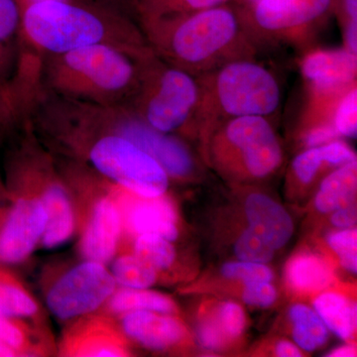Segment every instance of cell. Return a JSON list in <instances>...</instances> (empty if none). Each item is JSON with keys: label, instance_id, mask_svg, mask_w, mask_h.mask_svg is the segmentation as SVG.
<instances>
[{"label": "cell", "instance_id": "35", "mask_svg": "<svg viewBox=\"0 0 357 357\" xmlns=\"http://www.w3.org/2000/svg\"><path fill=\"white\" fill-rule=\"evenodd\" d=\"M18 319L0 314V342L13 349L16 354H23L29 347L27 333Z\"/></svg>", "mask_w": 357, "mask_h": 357}, {"label": "cell", "instance_id": "18", "mask_svg": "<svg viewBox=\"0 0 357 357\" xmlns=\"http://www.w3.org/2000/svg\"><path fill=\"white\" fill-rule=\"evenodd\" d=\"M249 227L261 234L267 243L278 250L290 241L294 231L288 211L267 195L252 192L244 204Z\"/></svg>", "mask_w": 357, "mask_h": 357}, {"label": "cell", "instance_id": "42", "mask_svg": "<svg viewBox=\"0 0 357 357\" xmlns=\"http://www.w3.org/2000/svg\"><path fill=\"white\" fill-rule=\"evenodd\" d=\"M331 357H352L356 356V347L354 344L342 345L333 349L328 354Z\"/></svg>", "mask_w": 357, "mask_h": 357}, {"label": "cell", "instance_id": "14", "mask_svg": "<svg viewBox=\"0 0 357 357\" xmlns=\"http://www.w3.org/2000/svg\"><path fill=\"white\" fill-rule=\"evenodd\" d=\"M123 222L112 195L96 202L82 237L81 250L86 260L107 264L116 252Z\"/></svg>", "mask_w": 357, "mask_h": 357}, {"label": "cell", "instance_id": "7", "mask_svg": "<svg viewBox=\"0 0 357 357\" xmlns=\"http://www.w3.org/2000/svg\"><path fill=\"white\" fill-rule=\"evenodd\" d=\"M206 139L213 164L231 177L264 178L276 172L283 161L280 140L267 117L230 119Z\"/></svg>", "mask_w": 357, "mask_h": 357}, {"label": "cell", "instance_id": "46", "mask_svg": "<svg viewBox=\"0 0 357 357\" xmlns=\"http://www.w3.org/2000/svg\"><path fill=\"white\" fill-rule=\"evenodd\" d=\"M239 1H241V3H243L244 6H246V4L252 3V2H255V0H239Z\"/></svg>", "mask_w": 357, "mask_h": 357}, {"label": "cell", "instance_id": "34", "mask_svg": "<svg viewBox=\"0 0 357 357\" xmlns=\"http://www.w3.org/2000/svg\"><path fill=\"white\" fill-rule=\"evenodd\" d=\"M328 166L324 161L319 147L306 148L302 153L297 155L292 163L294 178L302 185H310L321 170Z\"/></svg>", "mask_w": 357, "mask_h": 357}, {"label": "cell", "instance_id": "21", "mask_svg": "<svg viewBox=\"0 0 357 357\" xmlns=\"http://www.w3.org/2000/svg\"><path fill=\"white\" fill-rule=\"evenodd\" d=\"M312 305L328 330L347 342L354 338L357 325L356 303L342 294L325 291L317 296Z\"/></svg>", "mask_w": 357, "mask_h": 357}, {"label": "cell", "instance_id": "30", "mask_svg": "<svg viewBox=\"0 0 357 357\" xmlns=\"http://www.w3.org/2000/svg\"><path fill=\"white\" fill-rule=\"evenodd\" d=\"M332 123L340 137L356 138L357 134V86H351L333 107Z\"/></svg>", "mask_w": 357, "mask_h": 357}, {"label": "cell", "instance_id": "23", "mask_svg": "<svg viewBox=\"0 0 357 357\" xmlns=\"http://www.w3.org/2000/svg\"><path fill=\"white\" fill-rule=\"evenodd\" d=\"M107 307L114 314L148 311L173 314L177 312L175 302L164 294L146 289L122 288L114 291L107 301Z\"/></svg>", "mask_w": 357, "mask_h": 357}, {"label": "cell", "instance_id": "2", "mask_svg": "<svg viewBox=\"0 0 357 357\" xmlns=\"http://www.w3.org/2000/svg\"><path fill=\"white\" fill-rule=\"evenodd\" d=\"M137 23L156 57L196 77L232 61L255 58L258 50L238 9L229 3Z\"/></svg>", "mask_w": 357, "mask_h": 357}, {"label": "cell", "instance_id": "9", "mask_svg": "<svg viewBox=\"0 0 357 357\" xmlns=\"http://www.w3.org/2000/svg\"><path fill=\"white\" fill-rule=\"evenodd\" d=\"M93 121L131 141L156 160L169 178H188L196 170L189 148L181 137L152 128L126 105H89Z\"/></svg>", "mask_w": 357, "mask_h": 357}, {"label": "cell", "instance_id": "39", "mask_svg": "<svg viewBox=\"0 0 357 357\" xmlns=\"http://www.w3.org/2000/svg\"><path fill=\"white\" fill-rule=\"evenodd\" d=\"M331 222L337 229H352L356 222V211L354 203L345 204L333 211Z\"/></svg>", "mask_w": 357, "mask_h": 357}, {"label": "cell", "instance_id": "20", "mask_svg": "<svg viewBox=\"0 0 357 357\" xmlns=\"http://www.w3.org/2000/svg\"><path fill=\"white\" fill-rule=\"evenodd\" d=\"M20 22L17 0H0V88H8L15 70Z\"/></svg>", "mask_w": 357, "mask_h": 357}, {"label": "cell", "instance_id": "44", "mask_svg": "<svg viewBox=\"0 0 357 357\" xmlns=\"http://www.w3.org/2000/svg\"><path fill=\"white\" fill-rule=\"evenodd\" d=\"M45 1V0H17L18 4H20V9L23 7L29 6V4L34 3V2Z\"/></svg>", "mask_w": 357, "mask_h": 357}, {"label": "cell", "instance_id": "6", "mask_svg": "<svg viewBox=\"0 0 357 357\" xmlns=\"http://www.w3.org/2000/svg\"><path fill=\"white\" fill-rule=\"evenodd\" d=\"M76 157L96 174L137 196L165 195L170 178L156 160L109 129L93 126L79 135Z\"/></svg>", "mask_w": 357, "mask_h": 357}, {"label": "cell", "instance_id": "37", "mask_svg": "<svg viewBox=\"0 0 357 357\" xmlns=\"http://www.w3.org/2000/svg\"><path fill=\"white\" fill-rule=\"evenodd\" d=\"M244 302L250 306L268 307L277 300V291L271 282H251L244 284Z\"/></svg>", "mask_w": 357, "mask_h": 357}, {"label": "cell", "instance_id": "40", "mask_svg": "<svg viewBox=\"0 0 357 357\" xmlns=\"http://www.w3.org/2000/svg\"><path fill=\"white\" fill-rule=\"evenodd\" d=\"M15 109L8 89L0 88V123L13 121Z\"/></svg>", "mask_w": 357, "mask_h": 357}, {"label": "cell", "instance_id": "38", "mask_svg": "<svg viewBox=\"0 0 357 357\" xmlns=\"http://www.w3.org/2000/svg\"><path fill=\"white\" fill-rule=\"evenodd\" d=\"M321 150L324 161L328 167H338L347 165L351 162L356 161V155L344 141L337 139L325 145L319 146Z\"/></svg>", "mask_w": 357, "mask_h": 357}, {"label": "cell", "instance_id": "15", "mask_svg": "<svg viewBox=\"0 0 357 357\" xmlns=\"http://www.w3.org/2000/svg\"><path fill=\"white\" fill-rule=\"evenodd\" d=\"M121 328L130 340L153 351H167L188 338L183 323L161 312L138 311L121 314Z\"/></svg>", "mask_w": 357, "mask_h": 357}, {"label": "cell", "instance_id": "10", "mask_svg": "<svg viewBox=\"0 0 357 357\" xmlns=\"http://www.w3.org/2000/svg\"><path fill=\"white\" fill-rule=\"evenodd\" d=\"M300 70L307 89L304 122L332 121L338 98L357 84V55L344 47L312 49L301 60Z\"/></svg>", "mask_w": 357, "mask_h": 357}, {"label": "cell", "instance_id": "27", "mask_svg": "<svg viewBox=\"0 0 357 357\" xmlns=\"http://www.w3.org/2000/svg\"><path fill=\"white\" fill-rule=\"evenodd\" d=\"M158 271L137 255H124L115 258L112 274L122 288L147 289L157 281Z\"/></svg>", "mask_w": 357, "mask_h": 357}, {"label": "cell", "instance_id": "8", "mask_svg": "<svg viewBox=\"0 0 357 357\" xmlns=\"http://www.w3.org/2000/svg\"><path fill=\"white\" fill-rule=\"evenodd\" d=\"M335 0H255L238 8L258 45H306L333 11Z\"/></svg>", "mask_w": 357, "mask_h": 357}, {"label": "cell", "instance_id": "13", "mask_svg": "<svg viewBox=\"0 0 357 357\" xmlns=\"http://www.w3.org/2000/svg\"><path fill=\"white\" fill-rule=\"evenodd\" d=\"M114 187L112 196L119 206L123 227L129 234L135 236L154 234L170 241L177 239V213L168 199L164 196L146 198L119 185L114 184Z\"/></svg>", "mask_w": 357, "mask_h": 357}, {"label": "cell", "instance_id": "12", "mask_svg": "<svg viewBox=\"0 0 357 357\" xmlns=\"http://www.w3.org/2000/svg\"><path fill=\"white\" fill-rule=\"evenodd\" d=\"M26 190L15 199L3 222L0 225V264L22 262L41 243L47 215L40 196L32 195L31 189L23 183L11 180Z\"/></svg>", "mask_w": 357, "mask_h": 357}, {"label": "cell", "instance_id": "41", "mask_svg": "<svg viewBox=\"0 0 357 357\" xmlns=\"http://www.w3.org/2000/svg\"><path fill=\"white\" fill-rule=\"evenodd\" d=\"M274 354L280 357H297L303 356V351L297 344L289 340H280L275 345Z\"/></svg>", "mask_w": 357, "mask_h": 357}, {"label": "cell", "instance_id": "28", "mask_svg": "<svg viewBox=\"0 0 357 357\" xmlns=\"http://www.w3.org/2000/svg\"><path fill=\"white\" fill-rule=\"evenodd\" d=\"M206 314L227 345L243 335L246 325L245 312L237 303L232 301L218 303Z\"/></svg>", "mask_w": 357, "mask_h": 357}, {"label": "cell", "instance_id": "3", "mask_svg": "<svg viewBox=\"0 0 357 357\" xmlns=\"http://www.w3.org/2000/svg\"><path fill=\"white\" fill-rule=\"evenodd\" d=\"M151 50L134 54L109 45H93L24 63L44 89L61 98L96 105H122L140 84L142 61Z\"/></svg>", "mask_w": 357, "mask_h": 357}, {"label": "cell", "instance_id": "22", "mask_svg": "<svg viewBox=\"0 0 357 357\" xmlns=\"http://www.w3.org/2000/svg\"><path fill=\"white\" fill-rule=\"evenodd\" d=\"M356 187V161L335 168L319 185L314 199L317 210L323 213H332L340 206L354 203Z\"/></svg>", "mask_w": 357, "mask_h": 357}, {"label": "cell", "instance_id": "4", "mask_svg": "<svg viewBox=\"0 0 357 357\" xmlns=\"http://www.w3.org/2000/svg\"><path fill=\"white\" fill-rule=\"evenodd\" d=\"M201 88L197 135L243 116H273L280 109L281 86L272 70L255 58L241 59L197 76Z\"/></svg>", "mask_w": 357, "mask_h": 357}, {"label": "cell", "instance_id": "31", "mask_svg": "<svg viewBox=\"0 0 357 357\" xmlns=\"http://www.w3.org/2000/svg\"><path fill=\"white\" fill-rule=\"evenodd\" d=\"M234 252L243 261L266 264L274 257L275 250L261 234L248 227L234 244Z\"/></svg>", "mask_w": 357, "mask_h": 357}, {"label": "cell", "instance_id": "17", "mask_svg": "<svg viewBox=\"0 0 357 357\" xmlns=\"http://www.w3.org/2000/svg\"><path fill=\"white\" fill-rule=\"evenodd\" d=\"M39 191L48 215L41 243L46 248H55L69 241L74 234V208L64 183L56 172L44 178Z\"/></svg>", "mask_w": 357, "mask_h": 357}, {"label": "cell", "instance_id": "16", "mask_svg": "<svg viewBox=\"0 0 357 357\" xmlns=\"http://www.w3.org/2000/svg\"><path fill=\"white\" fill-rule=\"evenodd\" d=\"M64 352L70 356H128L126 340L105 319H88L73 326L65 337Z\"/></svg>", "mask_w": 357, "mask_h": 357}, {"label": "cell", "instance_id": "43", "mask_svg": "<svg viewBox=\"0 0 357 357\" xmlns=\"http://www.w3.org/2000/svg\"><path fill=\"white\" fill-rule=\"evenodd\" d=\"M93 1L100 2V3L107 4V6L117 7V8L122 9L129 14L130 11V0H93ZM132 15V14H131Z\"/></svg>", "mask_w": 357, "mask_h": 357}, {"label": "cell", "instance_id": "33", "mask_svg": "<svg viewBox=\"0 0 357 357\" xmlns=\"http://www.w3.org/2000/svg\"><path fill=\"white\" fill-rule=\"evenodd\" d=\"M223 276L234 280L243 281L244 284L251 282H271L274 273L271 268L264 263L249 261H234L223 265Z\"/></svg>", "mask_w": 357, "mask_h": 357}, {"label": "cell", "instance_id": "36", "mask_svg": "<svg viewBox=\"0 0 357 357\" xmlns=\"http://www.w3.org/2000/svg\"><path fill=\"white\" fill-rule=\"evenodd\" d=\"M340 138L332 121H319L305 126L301 139L305 147L312 148L321 146Z\"/></svg>", "mask_w": 357, "mask_h": 357}, {"label": "cell", "instance_id": "19", "mask_svg": "<svg viewBox=\"0 0 357 357\" xmlns=\"http://www.w3.org/2000/svg\"><path fill=\"white\" fill-rule=\"evenodd\" d=\"M289 289L299 295L323 292L335 281V272L330 261L323 256L303 251L290 258L285 268Z\"/></svg>", "mask_w": 357, "mask_h": 357}, {"label": "cell", "instance_id": "25", "mask_svg": "<svg viewBox=\"0 0 357 357\" xmlns=\"http://www.w3.org/2000/svg\"><path fill=\"white\" fill-rule=\"evenodd\" d=\"M229 0H130V11L138 22L192 13L229 3Z\"/></svg>", "mask_w": 357, "mask_h": 357}, {"label": "cell", "instance_id": "5", "mask_svg": "<svg viewBox=\"0 0 357 357\" xmlns=\"http://www.w3.org/2000/svg\"><path fill=\"white\" fill-rule=\"evenodd\" d=\"M199 98L198 77L151 51L143 59L137 91L123 105L152 128L181 137L197 135Z\"/></svg>", "mask_w": 357, "mask_h": 357}, {"label": "cell", "instance_id": "29", "mask_svg": "<svg viewBox=\"0 0 357 357\" xmlns=\"http://www.w3.org/2000/svg\"><path fill=\"white\" fill-rule=\"evenodd\" d=\"M133 253L149 263L157 271L168 269L176 259L175 248L171 241L154 234L136 236Z\"/></svg>", "mask_w": 357, "mask_h": 357}, {"label": "cell", "instance_id": "26", "mask_svg": "<svg viewBox=\"0 0 357 357\" xmlns=\"http://www.w3.org/2000/svg\"><path fill=\"white\" fill-rule=\"evenodd\" d=\"M38 312V305L20 283L0 269V314L9 318H29Z\"/></svg>", "mask_w": 357, "mask_h": 357}, {"label": "cell", "instance_id": "1", "mask_svg": "<svg viewBox=\"0 0 357 357\" xmlns=\"http://www.w3.org/2000/svg\"><path fill=\"white\" fill-rule=\"evenodd\" d=\"M93 45L149 50L131 14L93 0H45L21 9L17 62H36Z\"/></svg>", "mask_w": 357, "mask_h": 357}, {"label": "cell", "instance_id": "24", "mask_svg": "<svg viewBox=\"0 0 357 357\" xmlns=\"http://www.w3.org/2000/svg\"><path fill=\"white\" fill-rule=\"evenodd\" d=\"M294 342L302 351L312 352L324 347L328 340V328L316 311L303 304L289 310Z\"/></svg>", "mask_w": 357, "mask_h": 357}, {"label": "cell", "instance_id": "45", "mask_svg": "<svg viewBox=\"0 0 357 357\" xmlns=\"http://www.w3.org/2000/svg\"><path fill=\"white\" fill-rule=\"evenodd\" d=\"M9 123H0V141L6 136Z\"/></svg>", "mask_w": 357, "mask_h": 357}, {"label": "cell", "instance_id": "11", "mask_svg": "<svg viewBox=\"0 0 357 357\" xmlns=\"http://www.w3.org/2000/svg\"><path fill=\"white\" fill-rule=\"evenodd\" d=\"M116 285L105 264L86 260L52 286L47 294V306L56 318L63 321L79 318L107 302Z\"/></svg>", "mask_w": 357, "mask_h": 357}, {"label": "cell", "instance_id": "32", "mask_svg": "<svg viewBox=\"0 0 357 357\" xmlns=\"http://www.w3.org/2000/svg\"><path fill=\"white\" fill-rule=\"evenodd\" d=\"M326 243L337 255L340 265L347 271L356 273L357 270V232L356 229H344L332 232Z\"/></svg>", "mask_w": 357, "mask_h": 357}]
</instances>
